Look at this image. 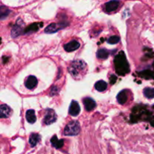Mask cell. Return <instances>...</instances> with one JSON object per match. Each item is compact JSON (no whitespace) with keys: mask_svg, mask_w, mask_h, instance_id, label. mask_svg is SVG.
Wrapping results in <instances>:
<instances>
[{"mask_svg":"<svg viewBox=\"0 0 154 154\" xmlns=\"http://www.w3.org/2000/svg\"><path fill=\"white\" fill-rule=\"evenodd\" d=\"M114 66L117 73L120 75H125L128 74L130 70L125 54L121 51L116 56L114 59Z\"/></svg>","mask_w":154,"mask_h":154,"instance_id":"6da1fadb","label":"cell"},{"mask_svg":"<svg viewBox=\"0 0 154 154\" xmlns=\"http://www.w3.org/2000/svg\"><path fill=\"white\" fill-rule=\"evenodd\" d=\"M86 67H87V66H86V63L84 61H82V60H75V61L72 62L71 63L70 66H69V73L74 78H76V77L80 76L82 73H84Z\"/></svg>","mask_w":154,"mask_h":154,"instance_id":"7a4b0ae2","label":"cell"},{"mask_svg":"<svg viewBox=\"0 0 154 154\" xmlns=\"http://www.w3.org/2000/svg\"><path fill=\"white\" fill-rule=\"evenodd\" d=\"M81 131V126L76 120L69 122L66 126L64 129V135L68 136H75L78 135Z\"/></svg>","mask_w":154,"mask_h":154,"instance_id":"3957f363","label":"cell"},{"mask_svg":"<svg viewBox=\"0 0 154 154\" xmlns=\"http://www.w3.org/2000/svg\"><path fill=\"white\" fill-rule=\"evenodd\" d=\"M68 24L66 23V22H61L58 23H51L49 26L46 27V29H45V32L48 34H51V33L57 32V31H59L60 29L65 28L66 26H67Z\"/></svg>","mask_w":154,"mask_h":154,"instance_id":"277c9868","label":"cell"},{"mask_svg":"<svg viewBox=\"0 0 154 154\" xmlns=\"http://www.w3.org/2000/svg\"><path fill=\"white\" fill-rule=\"evenodd\" d=\"M24 32L25 30H23V22L21 19L17 20L16 24L11 29V36L13 38H17L24 33Z\"/></svg>","mask_w":154,"mask_h":154,"instance_id":"5b68a950","label":"cell"},{"mask_svg":"<svg viewBox=\"0 0 154 154\" xmlns=\"http://www.w3.org/2000/svg\"><path fill=\"white\" fill-rule=\"evenodd\" d=\"M57 119V114L53 109L48 108L46 110V114H45V119H44V123L46 125H51L56 122Z\"/></svg>","mask_w":154,"mask_h":154,"instance_id":"8992f818","label":"cell"},{"mask_svg":"<svg viewBox=\"0 0 154 154\" xmlns=\"http://www.w3.org/2000/svg\"><path fill=\"white\" fill-rule=\"evenodd\" d=\"M120 2L119 0H111V1L108 2L105 5V11L108 13L115 11L120 6Z\"/></svg>","mask_w":154,"mask_h":154,"instance_id":"52a82bcc","label":"cell"},{"mask_svg":"<svg viewBox=\"0 0 154 154\" xmlns=\"http://www.w3.org/2000/svg\"><path fill=\"white\" fill-rule=\"evenodd\" d=\"M80 111H81V108H80L79 104L76 101H72L71 102L70 107H69V114L72 115V117H76L79 114Z\"/></svg>","mask_w":154,"mask_h":154,"instance_id":"ba28073f","label":"cell"},{"mask_svg":"<svg viewBox=\"0 0 154 154\" xmlns=\"http://www.w3.org/2000/svg\"><path fill=\"white\" fill-rule=\"evenodd\" d=\"M80 48V43L78 41H71L70 42L67 43L66 45H64V49L65 51L67 52H72L76 50H78Z\"/></svg>","mask_w":154,"mask_h":154,"instance_id":"9c48e42d","label":"cell"},{"mask_svg":"<svg viewBox=\"0 0 154 154\" xmlns=\"http://www.w3.org/2000/svg\"><path fill=\"white\" fill-rule=\"evenodd\" d=\"M37 78L36 77L31 75V76H29L28 78L26 79L25 83V86L27 89H29V90H33L35 87L37 86Z\"/></svg>","mask_w":154,"mask_h":154,"instance_id":"30bf717a","label":"cell"},{"mask_svg":"<svg viewBox=\"0 0 154 154\" xmlns=\"http://www.w3.org/2000/svg\"><path fill=\"white\" fill-rule=\"evenodd\" d=\"M84 105L87 111H91L96 108V103L92 98H85L84 99Z\"/></svg>","mask_w":154,"mask_h":154,"instance_id":"8fae6325","label":"cell"},{"mask_svg":"<svg viewBox=\"0 0 154 154\" xmlns=\"http://www.w3.org/2000/svg\"><path fill=\"white\" fill-rule=\"evenodd\" d=\"M11 114V109L6 105H2L0 107V117L8 118Z\"/></svg>","mask_w":154,"mask_h":154,"instance_id":"7c38bea8","label":"cell"},{"mask_svg":"<svg viewBox=\"0 0 154 154\" xmlns=\"http://www.w3.org/2000/svg\"><path fill=\"white\" fill-rule=\"evenodd\" d=\"M42 26H43V23H32L30 26H29L25 29L24 33L25 34H31V33L38 31L39 28Z\"/></svg>","mask_w":154,"mask_h":154,"instance_id":"4fadbf2b","label":"cell"},{"mask_svg":"<svg viewBox=\"0 0 154 154\" xmlns=\"http://www.w3.org/2000/svg\"><path fill=\"white\" fill-rule=\"evenodd\" d=\"M127 92L128 91L126 90H123L118 93V95L117 96V99L118 101L119 104H120V105H124L127 102Z\"/></svg>","mask_w":154,"mask_h":154,"instance_id":"5bb4252c","label":"cell"},{"mask_svg":"<svg viewBox=\"0 0 154 154\" xmlns=\"http://www.w3.org/2000/svg\"><path fill=\"white\" fill-rule=\"evenodd\" d=\"M51 142L53 147H54L57 149L61 148V147H63V146L64 145V140L63 139L59 140L58 138H57V135H54V136L51 138Z\"/></svg>","mask_w":154,"mask_h":154,"instance_id":"9a60e30c","label":"cell"},{"mask_svg":"<svg viewBox=\"0 0 154 154\" xmlns=\"http://www.w3.org/2000/svg\"><path fill=\"white\" fill-rule=\"evenodd\" d=\"M26 120L31 124H33V123H35L36 121V117L35 114L34 110H28L26 113Z\"/></svg>","mask_w":154,"mask_h":154,"instance_id":"2e32d148","label":"cell"},{"mask_svg":"<svg viewBox=\"0 0 154 154\" xmlns=\"http://www.w3.org/2000/svg\"><path fill=\"white\" fill-rule=\"evenodd\" d=\"M41 139V137L38 134L36 133H32L31 134L29 137V144L31 145V147H35V146L37 145L38 143L39 142Z\"/></svg>","mask_w":154,"mask_h":154,"instance_id":"e0dca14e","label":"cell"},{"mask_svg":"<svg viewBox=\"0 0 154 154\" xmlns=\"http://www.w3.org/2000/svg\"><path fill=\"white\" fill-rule=\"evenodd\" d=\"M107 87H108V84L104 81H99L95 84V88L99 92L105 91L107 89Z\"/></svg>","mask_w":154,"mask_h":154,"instance_id":"ac0fdd59","label":"cell"},{"mask_svg":"<svg viewBox=\"0 0 154 154\" xmlns=\"http://www.w3.org/2000/svg\"><path fill=\"white\" fill-rule=\"evenodd\" d=\"M110 52L106 49H100L97 52V57L99 59H101V60H106L107 58L109 56Z\"/></svg>","mask_w":154,"mask_h":154,"instance_id":"d6986e66","label":"cell"},{"mask_svg":"<svg viewBox=\"0 0 154 154\" xmlns=\"http://www.w3.org/2000/svg\"><path fill=\"white\" fill-rule=\"evenodd\" d=\"M144 95L147 99H153L154 98V89L150 87H146L144 90Z\"/></svg>","mask_w":154,"mask_h":154,"instance_id":"ffe728a7","label":"cell"},{"mask_svg":"<svg viewBox=\"0 0 154 154\" xmlns=\"http://www.w3.org/2000/svg\"><path fill=\"white\" fill-rule=\"evenodd\" d=\"M10 13L11 11L9 9H8L5 6H1V8H0V17H1L2 20L7 17Z\"/></svg>","mask_w":154,"mask_h":154,"instance_id":"44dd1931","label":"cell"},{"mask_svg":"<svg viewBox=\"0 0 154 154\" xmlns=\"http://www.w3.org/2000/svg\"><path fill=\"white\" fill-rule=\"evenodd\" d=\"M140 75H141V77H142V78H147V79L154 78L153 72H152V71H150V70L144 71V72H141V73H140Z\"/></svg>","mask_w":154,"mask_h":154,"instance_id":"7402d4cb","label":"cell"},{"mask_svg":"<svg viewBox=\"0 0 154 154\" xmlns=\"http://www.w3.org/2000/svg\"><path fill=\"white\" fill-rule=\"evenodd\" d=\"M119 42H120V37L117 35L111 36L108 40V42L111 45H115V44L118 43Z\"/></svg>","mask_w":154,"mask_h":154,"instance_id":"603a6c76","label":"cell"},{"mask_svg":"<svg viewBox=\"0 0 154 154\" xmlns=\"http://www.w3.org/2000/svg\"><path fill=\"white\" fill-rule=\"evenodd\" d=\"M59 92V89L58 87H56V86H54V87H52V88H51V96H54V95L57 94Z\"/></svg>","mask_w":154,"mask_h":154,"instance_id":"cb8c5ba5","label":"cell"},{"mask_svg":"<svg viewBox=\"0 0 154 154\" xmlns=\"http://www.w3.org/2000/svg\"><path fill=\"white\" fill-rule=\"evenodd\" d=\"M116 81H117V77H116L115 75H112L111 76V78H110V83H111V84H115Z\"/></svg>","mask_w":154,"mask_h":154,"instance_id":"d4e9b609","label":"cell"},{"mask_svg":"<svg viewBox=\"0 0 154 154\" xmlns=\"http://www.w3.org/2000/svg\"><path fill=\"white\" fill-rule=\"evenodd\" d=\"M150 123H151L152 126H153V127H154V119H153V120H151V122H150Z\"/></svg>","mask_w":154,"mask_h":154,"instance_id":"484cf974","label":"cell"}]
</instances>
